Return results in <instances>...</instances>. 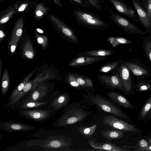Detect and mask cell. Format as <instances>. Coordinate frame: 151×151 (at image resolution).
I'll return each mask as SVG.
<instances>
[{
	"label": "cell",
	"instance_id": "1",
	"mask_svg": "<svg viewBox=\"0 0 151 151\" xmlns=\"http://www.w3.org/2000/svg\"><path fill=\"white\" fill-rule=\"evenodd\" d=\"M72 139L62 135L49 137L45 139H34L27 141L26 146H39L45 151H68L76 150L70 147Z\"/></svg>",
	"mask_w": 151,
	"mask_h": 151
},
{
	"label": "cell",
	"instance_id": "2",
	"mask_svg": "<svg viewBox=\"0 0 151 151\" xmlns=\"http://www.w3.org/2000/svg\"><path fill=\"white\" fill-rule=\"evenodd\" d=\"M73 15L79 25L92 29L103 30L109 26L100 17L91 12L76 9L73 10Z\"/></svg>",
	"mask_w": 151,
	"mask_h": 151
},
{
	"label": "cell",
	"instance_id": "3",
	"mask_svg": "<svg viewBox=\"0 0 151 151\" xmlns=\"http://www.w3.org/2000/svg\"><path fill=\"white\" fill-rule=\"evenodd\" d=\"M84 109L76 107L64 111L63 114L53 123L52 127L58 128L78 122L87 116Z\"/></svg>",
	"mask_w": 151,
	"mask_h": 151
},
{
	"label": "cell",
	"instance_id": "4",
	"mask_svg": "<svg viewBox=\"0 0 151 151\" xmlns=\"http://www.w3.org/2000/svg\"><path fill=\"white\" fill-rule=\"evenodd\" d=\"M89 99L93 105L98 106L104 111L132 122L129 117L120 108L101 95L93 94L90 96Z\"/></svg>",
	"mask_w": 151,
	"mask_h": 151
},
{
	"label": "cell",
	"instance_id": "5",
	"mask_svg": "<svg viewBox=\"0 0 151 151\" xmlns=\"http://www.w3.org/2000/svg\"><path fill=\"white\" fill-rule=\"evenodd\" d=\"M56 113L53 110L46 106L43 108L20 109L19 115L30 121L38 122L49 119Z\"/></svg>",
	"mask_w": 151,
	"mask_h": 151
},
{
	"label": "cell",
	"instance_id": "6",
	"mask_svg": "<svg viewBox=\"0 0 151 151\" xmlns=\"http://www.w3.org/2000/svg\"><path fill=\"white\" fill-rule=\"evenodd\" d=\"M48 17L54 26L68 42L73 44L79 43L74 31L66 24L53 15L49 14Z\"/></svg>",
	"mask_w": 151,
	"mask_h": 151
},
{
	"label": "cell",
	"instance_id": "7",
	"mask_svg": "<svg viewBox=\"0 0 151 151\" xmlns=\"http://www.w3.org/2000/svg\"><path fill=\"white\" fill-rule=\"evenodd\" d=\"M108 8L111 14L109 17L110 19L129 34H138L143 35L147 34L146 31H142L127 19L115 13L110 8Z\"/></svg>",
	"mask_w": 151,
	"mask_h": 151
},
{
	"label": "cell",
	"instance_id": "8",
	"mask_svg": "<svg viewBox=\"0 0 151 151\" xmlns=\"http://www.w3.org/2000/svg\"><path fill=\"white\" fill-rule=\"evenodd\" d=\"M54 88L42 81L37 83L29 93L26 101H44L48 100Z\"/></svg>",
	"mask_w": 151,
	"mask_h": 151
},
{
	"label": "cell",
	"instance_id": "9",
	"mask_svg": "<svg viewBox=\"0 0 151 151\" xmlns=\"http://www.w3.org/2000/svg\"><path fill=\"white\" fill-rule=\"evenodd\" d=\"M103 123L109 127L123 131L131 132H137L139 129L134 126L130 124L113 115L103 117Z\"/></svg>",
	"mask_w": 151,
	"mask_h": 151
},
{
	"label": "cell",
	"instance_id": "10",
	"mask_svg": "<svg viewBox=\"0 0 151 151\" xmlns=\"http://www.w3.org/2000/svg\"><path fill=\"white\" fill-rule=\"evenodd\" d=\"M124 63L122 64L117 70L123 85V92L127 95L134 93L135 84L133 81L130 72Z\"/></svg>",
	"mask_w": 151,
	"mask_h": 151
},
{
	"label": "cell",
	"instance_id": "11",
	"mask_svg": "<svg viewBox=\"0 0 151 151\" xmlns=\"http://www.w3.org/2000/svg\"><path fill=\"white\" fill-rule=\"evenodd\" d=\"M117 70L114 71L113 73L110 75L99 73L97 75V78L100 83L107 88L111 89H118L123 92V85Z\"/></svg>",
	"mask_w": 151,
	"mask_h": 151
},
{
	"label": "cell",
	"instance_id": "12",
	"mask_svg": "<svg viewBox=\"0 0 151 151\" xmlns=\"http://www.w3.org/2000/svg\"><path fill=\"white\" fill-rule=\"evenodd\" d=\"M50 97L51 101L47 106L55 112L65 107L70 99L69 94L65 92L60 94L58 91L53 92L50 94Z\"/></svg>",
	"mask_w": 151,
	"mask_h": 151
},
{
	"label": "cell",
	"instance_id": "13",
	"mask_svg": "<svg viewBox=\"0 0 151 151\" xmlns=\"http://www.w3.org/2000/svg\"><path fill=\"white\" fill-rule=\"evenodd\" d=\"M136 11L140 22L145 28L147 34L151 36V21L147 11L138 0H131Z\"/></svg>",
	"mask_w": 151,
	"mask_h": 151
},
{
	"label": "cell",
	"instance_id": "14",
	"mask_svg": "<svg viewBox=\"0 0 151 151\" xmlns=\"http://www.w3.org/2000/svg\"><path fill=\"white\" fill-rule=\"evenodd\" d=\"M125 64L138 80L146 78L150 74L148 68L137 61H127Z\"/></svg>",
	"mask_w": 151,
	"mask_h": 151
},
{
	"label": "cell",
	"instance_id": "15",
	"mask_svg": "<svg viewBox=\"0 0 151 151\" xmlns=\"http://www.w3.org/2000/svg\"><path fill=\"white\" fill-rule=\"evenodd\" d=\"M119 12L137 23L140 21L135 11L130 6L122 0H108Z\"/></svg>",
	"mask_w": 151,
	"mask_h": 151
},
{
	"label": "cell",
	"instance_id": "16",
	"mask_svg": "<svg viewBox=\"0 0 151 151\" xmlns=\"http://www.w3.org/2000/svg\"><path fill=\"white\" fill-rule=\"evenodd\" d=\"M0 129L6 132H22L33 130L36 127L22 122L8 121L0 122Z\"/></svg>",
	"mask_w": 151,
	"mask_h": 151
},
{
	"label": "cell",
	"instance_id": "17",
	"mask_svg": "<svg viewBox=\"0 0 151 151\" xmlns=\"http://www.w3.org/2000/svg\"><path fill=\"white\" fill-rule=\"evenodd\" d=\"M90 145L93 148L101 150L109 151H130L129 149L118 146L110 142H98L96 139L92 138L88 141Z\"/></svg>",
	"mask_w": 151,
	"mask_h": 151
},
{
	"label": "cell",
	"instance_id": "18",
	"mask_svg": "<svg viewBox=\"0 0 151 151\" xmlns=\"http://www.w3.org/2000/svg\"><path fill=\"white\" fill-rule=\"evenodd\" d=\"M107 57L76 56L71 60L68 66L72 68L82 67L104 60Z\"/></svg>",
	"mask_w": 151,
	"mask_h": 151
},
{
	"label": "cell",
	"instance_id": "19",
	"mask_svg": "<svg viewBox=\"0 0 151 151\" xmlns=\"http://www.w3.org/2000/svg\"><path fill=\"white\" fill-rule=\"evenodd\" d=\"M109 98L120 106L127 108L135 109L134 106L129 100L120 93L109 91L106 93Z\"/></svg>",
	"mask_w": 151,
	"mask_h": 151
},
{
	"label": "cell",
	"instance_id": "20",
	"mask_svg": "<svg viewBox=\"0 0 151 151\" xmlns=\"http://www.w3.org/2000/svg\"><path fill=\"white\" fill-rule=\"evenodd\" d=\"M51 99L50 96L49 99L44 101H26L23 100L17 106V110L21 109H34L43 108L47 106L51 101Z\"/></svg>",
	"mask_w": 151,
	"mask_h": 151
},
{
	"label": "cell",
	"instance_id": "21",
	"mask_svg": "<svg viewBox=\"0 0 151 151\" xmlns=\"http://www.w3.org/2000/svg\"><path fill=\"white\" fill-rule=\"evenodd\" d=\"M21 47V54L22 56L27 59H32L35 56V52L29 38L26 36Z\"/></svg>",
	"mask_w": 151,
	"mask_h": 151
},
{
	"label": "cell",
	"instance_id": "22",
	"mask_svg": "<svg viewBox=\"0 0 151 151\" xmlns=\"http://www.w3.org/2000/svg\"><path fill=\"white\" fill-rule=\"evenodd\" d=\"M72 73L82 89L86 91H93L95 89L93 82L90 78L76 72Z\"/></svg>",
	"mask_w": 151,
	"mask_h": 151
},
{
	"label": "cell",
	"instance_id": "23",
	"mask_svg": "<svg viewBox=\"0 0 151 151\" xmlns=\"http://www.w3.org/2000/svg\"><path fill=\"white\" fill-rule=\"evenodd\" d=\"M38 67L36 68L30 72L19 84L14 88L8 99L7 102H9L11 101L22 91L25 85L29 81L30 79L34 73L38 69Z\"/></svg>",
	"mask_w": 151,
	"mask_h": 151
},
{
	"label": "cell",
	"instance_id": "24",
	"mask_svg": "<svg viewBox=\"0 0 151 151\" xmlns=\"http://www.w3.org/2000/svg\"><path fill=\"white\" fill-rule=\"evenodd\" d=\"M36 3V1H32L19 0L14 4V6L18 14L29 12Z\"/></svg>",
	"mask_w": 151,
	"mask_h": 151
},
{
	"label": "cell",
	"instance_id": "25",
	"mask_svg": "<svg viewBox=\"0 0 151 151\" xmlns=\"http://www.w3.org/2000/svg\"><path fill=\"white\" fill-rule=\"evenodd\" d=\"M116 52L114 50L111 49H99L80 52L77 56L108 57Z\"/></svg>",
	"mask_w": 151,
	"mask_h": 151
},
{
	"label": "cell",
	"instance_id": "26",
	"mask_svg": "<svg viewBox=\"0 0 151 151\" xmlns=\"http://www.w3.org/2000/svg\"><path fill=\"white\" fill-rule=\"evenodd\" d=\"M123 60L119 59L118 60L108 62L99 69L98 72L109 73L117 70L121 65L124 63Z\"/></svg>",
	"mask_w": 151,
	"mask_h": 151
},
{
	"label": "cell",
	"instance_id": "27",
	"mask_svg": "<svg viewBox=\"0 0 151 151\" xmlns=\"http://www.w3.org/2000/svg\"><path fill=\"white\" fill-rule=\"evenodd\" d=\"M23 17L19 18L16 21L11 34V37L17 39L19 41L22 35L24 24Z\"/></svg>",
	"mask_w": 151,
	"mask_h": 151
},
{
	"label": "cell",
	"instance_id": "28",
	"mask_svg": "<svg viewBox=\"0 0 151 151\" xmlns=\"http://www.w3.org/2000/svg\"><path fill=\"white\" fill-rule=\"evenodd\" d=\"M101 132L103 137L109 140L116 139L122 137L124 135L123 131L116 129L101 130Z\"/></svg>",
	"mask_w": 151,
	"mask_h": 151
},
{
	"label": "cell",
	"instance_id": "29",
	"mask_svg": "<svg viewBox=\"0 0 151 151\" xmlns=\"http://www.w3.org/2000/svg\"><path fill=\"white\" fill-rule=\"evenodd\" d=\"M15 14L17 13L14 5L3 10L0 13V24L6 23Z\"/></svg>",
	"mask_w": 151,
	"mask_h": 151
},
{
	"label": "cell",
	"instance_id": "30",
	"mask_svg": "<svg viewBox=\"0 0 151 151\" xmlns=\"http://www.w3.org/2000/svg\"><path fill=\"white\" fill-rule=\"evenodd\" d=\"M49 7L45 6L43 3H39L35 6L34 10V17L37 20L42 19L45 14L50 10Z\"/></svg>",
	"mask_w": 151,
	"mask_h": 151
},
{
	"label": "cell",
	"instance_id": "31",
	"mask_svg": "<svg viewBox=\"0 0 151 151\" xmlns=\"http://www.w3.org/2000/svg\"><path fill=\"white\" fill-rule=\"evenodd\" d=\"M109 44L112 47H115L119 45L123 44H129L133 42L123 37H111L107 39Z\"/></svg>",
	"mask_w": 151,
	"mask_h": 151
},
{
	"label": "cell",
	"instance_id": "32",
	"mask_svg": "<svg viewBox=\"0 0 151 151\" xmlns=\"http://www.w3.org/2000/svg\"><path fill=\"white\" fill-rule=\"evenodd\" d=\"M151 109V95L143 105L138 115V118L141 121H147V115Z\"/></svg>",
	"mask_w": 151,
	"mask_h": 151
},
{
	"label": "cell",
	"instance_id": "33",
	"mask_svg": "<svg viewBox=\"0 0 151 151\" xmlns=\"http://www.w3.org/2000/svg\"><path fill=\"white\" fill-rule=\"evenodd\" d=\"M97 125L95 124L90 127L80 126L78 128L79 132L84 136L90 139L97 129Z\"/></svg>",
	"mask_w": 151,
	"mask_h": 151
},
{
	"label": "cell",
	"instance_id": "34",
	"mask_svg": "<svg viewBox=\"0 0 151 151\" xmlns=\"http://www.w3.org/2000/svg\"><path fill=\"white\" fill-rule=\"evenodd\" d=\"M10 78L8 70L6 69L4 72L1 80V93L2 96L7 93L10 86Z\"/></svg>",
	"mask_w": 151,
	"mask_h": 151
},
{
	"label": "cell",
	"instance_id": "35",
	"mask_svg": "<svg viewBox=\"0 0 151 151\" xmlns=\"http://www.w3.org/2000/svg\"><path fill=\"white\" fill-rule=\"evenodd\" d=\"M142 47L144 52L151 62V36H142Z\"/></svg>",
	"mask_w": 151,
	"mask_h": 151
},
{
	"label": "cell",
	"instance_id": "36",
	"mask_svg": "<svg viewBox=\"0 0 151 151\" xmlns=\"http://www.w3.org/2000/svg\"><path fill=\"white\" fill-rule=\"evenodd\" d=\"M65 81L69 86L77 90L82 89L77 82L72 73H68L65 76Z\"/></svg>",
	"mask_w": 151,
	"mask_h": 151
},
{
	"label": "cell",
	"instance_id": "37",
	"mask_svg": "<svg viewBox=\"0 0 151 151\" xmlns=\"http://www.w3.org/2000/svg\"><path fill=\"white\" fill-rule=\"evenodd\" d=\"M151 90V84L150 83L138 80L135 87V90L136 92L148 91Z\"/></svg>",
	"mask_w": 151,
	"mask_h": 151
},
{
	"label": "cell",
	"instance_id": "38",
	"mask_svg": "<svg viewBox=\"0 0 151 151\" xmlns=\"http://www.w3.org/2000/svg\"><path fill=\"white\" fill-rule=\"evenodd\" d=\"M19 41L17 39L10 37L9 40L8 49L9 53L11 55L14 53Z\"/></svg>",
	"mask_w": 151,
	"mask_h": 151
},
{
	"label": "cell",
	"instance_id": "39",
	"mask_svg": "<svg viewBox=\"0 0 151 151\" xmlns=\"http://www.w3.org/2000/svg\"><path fill=\"white\" fill-rule=\"evenodd\" d=\"M35 37L38 44L40 45L45 50L47 47L48 44L47 37L45 36L40 35L36 31L35 33Z\"/></svg>",
	"mask_w": 151,
	"mask_h": 151
},
{
	"label": "cell",
	"instance_id": "40",
	"mask_svg": "<svg viewBox=\"0 0 151 151\" xmlns=\"http://www.w3.org/2000/svg\"><path fill=\"white\" fill-rule=\"evenodd\" d=\"M150 144L146 140L144 139H142L139 141L135 145L132 146H130L124 145L122 147H124L127 148L129 149H134L133 151L147 146Z\"/></svg>",
	"mask_w": 151,
	"mask_h": 151
},
{
	"label": "cell",
	"instance_id": "41",
	"mask_svg": "<svg viewBox=\"0 0 151 151\" xmlns=\"http://www.w3.org/2000/svg\"><path fill=\"white\" fill-rule=\"evenodd\" d=\"M74 4L82 6L87 9L91 8V4L87 0H70Z\"/></svg>",
	"mask_w": 151,
	"mask_h": 151
},
{
	"label": "cell",
	"instance_id": "42",
	"mask_svg": "<svg viewBox=\"0 0 151 151\" xmlns=\"http://www.w3.org/2000/svg\"><path fill=\"white\" fill-rule=\"evenodd\" d=\"M143 6L147 11L149 20L151 21V0H142Z\"/></svg>",
	"mask_w": 151,
	"mask_h": 151
},
{
	"label": "cell",
	"instance_id": "43",
	"mask_svg": "<svg viewBox=\"0 0 151 151\" xmlns=\"http://www.w3.org/2000/svg\"><path fill=\"white\" fill-rule=\"evenodd\" d=\"M91 4V6L97 9L101 10L102 9V6L101 4H99L94 0H87Z\"/></svg>",
	"mask_w": 151,
	"mask_h": 151
},
{
	"label": "cell",
	"instance_id": "44",
	"mask_svg": "<svg viewBox=\"0 0 151 151\" xmlns=\"http://www.w3.org/2000/svg\"><path fill=\"white\" fill-rule=\"evenodd\" d=\"M135 151H151V144H150L147 146L137 149Z\"/></svg>",
	"mask_w": 151,
	"mask_h": 151
},
{
	"label": "cell",
	"instance_id": "45",
	"mask_svg": "<svg viewBox=\"0 0 151 151\" xmlns=\"http://www.w3.org/2000/svg\"><path fill=\"white\" fill-rule=\"evenodd\" d=\"M6 35L1 30H0V43H1L6 37Z\"/></svg>",
	"mask_w": 151,
	"mask_h": 151
},
{
	"label": "cell",
	"instance_id": "46",
	"mask_svg": "<svg viewBox=\"0 0 151 151\" xmlns=\"http://www.w3.org/2000/svg\"><path fill=\"white\" fill-rule=\"evenodd\" d=\"M57 5L61 8L62 7V4L61 3V0H52Z\"/></svg>",
	"mask_w": 151,
	"mask_h": 151
},
{
	"label": "cell",
	"instance_id": "47",
	"mask_svg": "<svg viewBox=\"0 0 151 151\" xmlns=\"http://www.w3.org/2000/svg\"><path fill=\"white\" fill-rule=\"evenodd\" d=\"M2 67V61L1 59L0 58V78H1V72Z\"/></svg>",
	"mask_w": 151,
	"mask_h": 151
},
{
	"label": "cell",
	"instance_id": "48",
	"mask_svg": "<svg viewBox=\"0 0 151 151\" xmlns=\"http://www.w3.org/2000/svg\"><path fill=\"white\" fill-rule=\"evenodd\" d=\"M151 119V109L149 112L148 115H147V121H148L150 119Z\"/></svg>",
	"mask_w": 151,
	"mask_h": 151
},
{
	"label": "cell",
	"instance_id": "49",
	"mask_svg": "<svg viewBox=\"0 0 151 151\" xmlns=\"http://www.w3.org/2000/svg\"><path fill=\"white\" fill-rule=\"evenodd\" d=\"M146 140L150 144H151V136L147 137Z\"/></svg>",
	"mask_w": 151,
	"mask_h": 151
},
{
	"label": "cell",
	"instance_id": "50",
	"mask_svg": "<svg viewBox=\"0 0 151 151\" xmlns=\"http://www.w3.org/2000/svg\"><path fill=\"white\" fill-rule=\"evenodd\" d=\"M95 2H96L97 3L101 4V2H103L104 0H94Z\"/></svg>",
	"mask_w": 151,
	"mask_h": 151
},
{
	"label": "cell",
	"instance_id": "51",
	"mask_svg": "<svg viewBox=\"0 0 151 151\" xmlns=\"http://www.w3.org/2000/svg\"><path fill=\"white\" fill-rule=\"evenodd\" d=\"M3 134H1L0 135V139L1 140L3 137Z\"/></svg>",
	"mask_w": 151,
	"mask_h": 151
},
{
	"label": "cell",
	"instance_id": "52",
	"mask_svg": "<svg viewBox=\"0 0 151 151\" xmlns=\"http://www.w3.org/2000/svg\"><path fill=\"white\" fill-rule=\"evenodd\" d=\"M2 0H0V1H2Z\"/></svg>",
	"mask_w": 151,
	"mask_h": 151
}]
</instances>
